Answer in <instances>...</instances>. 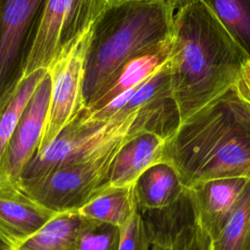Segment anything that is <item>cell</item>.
<instances>
[{"mask_svg":"<svg viewBox=\"0 0 250 250\" xmlns=\"http://www.w3.org/2000/svg\"><path fill=\"white\" fill-rule=\"evenodd\" d=\"M162 161L175 168L186 188L250 179V104L230 87L181 122L165 142Z\"/></svg>","mask_w":250,"mask_h":250,"instance_id":"obj_1","label":"cell"},{"mask_svg":"<svg viewBox=\"0 0 250 250\" xmlns=\"http://www.w3.org/2000/svg\"><path fill=\"white\" fill-rule=\"evenodd\" d=\"M248 58L201 0L176 11L168 62L182 121L234 86Z\"/></svg>","mask_w":250,"mask_h":250,"instance_id":"obj_2","label":"cell"},{"mask_svg":"<svg viewBox=\"0 0 250 250\" xmlns=\"http://www.w3.org/2000/svg\"><path fill=\"white\" fill-rule=\"evenodd\" d=\"M174 15L175 10L168 0L109 2L92 29L86 53L85 108L126 62L170 44Z\"/></svg>","mask_w":250,"mask_h":250,"instance_id":"obj_3","label":"cell"},{"mask_svg":"<svg viewBox=\"0 0 250 250\" xmlns=\"http://www.w3.org/2000/svg\"><path fill=\"white\" fill-rule=\"evenodd\" d=\"M145 132H147L146 124L139 109L128 116H114L106 121L86 120L79 113L36 153L19 181L39 178L60 166L92 157L129 137Z\"/></svg>","mask_w":250,"mask_h":250,"instance_id":"obj_4","label":"cell"},{"mask_svg":"<svg viewBox=\"0 0 250 250\" xmlns=\"http://www.w3.org/2000/svg\"><path fill=\"white\" fill-rule=\"evenodd\" d=\"M127 139L92 157L64 164L39 178L18 181L16 184L25 194L49 210L56 213L78 211L108 188L111 163Z\"/></svg>","mask_w":250,"mask_h":250,"instance_id":"obj_5","label":"cell"},{"mask_svg":"<svg viewBox=\"0 0 250 250\" xmlns=\"http://www.w3.org/2000/svg\"><path fill=\"white\" fill-rule=\"evenodd\" d=\"M110 0H46L23 78L48 67L74 41L89 32Z\"/></svg>","mask_w":250,"mask_h":250,"instance_id":"obj_6","label":"cell"},{"mask_svg":"<svg viewBox=\"0 0 250 250\" xmlns=\"http://www.w3.org/2000/svg\"><path fill=\"white\" fill-rule=\"evenodd\" d=\"M46 0H0V111L21 80Z\"/></svg>","mask_w":250,"mask_h":250,"instance_id":"obj_7","label":"cell"},{"mask_svg":"<svg viewBox=\"0 0 250 250\" xmlns=\"http://www.w3.org/2000/svg\"><path fill=\"white\" fill-rule=\"evenodd\" d=\"M92 29L66 48L47 69L52 83L51 98L38 151L48 146L85 108V58Z\"/></svg>","mask_w":250,"mask_h":250,"instance_id":"obj_8","label":"cell"},{"mask_svg":"<svg viewBox=\"0 0 250 250\" xmlns=\"http://www.w3.org/2000/svg\"><path fill=\"white\" fill-rule=\"evenodd\" d=\"M51 88V77L47 72L29 100L8 143L0 163V178L17 183L26 165L36 155L48 114Z\"/></svg>","mask_w":250,"mask_h":250,"instance_id":"obj_9","label":"cell"},{"mask_svg":"<svg viewBox=\"0 0 250 250\" xmlns=\"http://www.w3.org/2000/svg\"><path fill=\"white\" fill-rule=\"evenodd\" d=\"M150 244L168 250H207L208 238L200 230L187 188L173 205L159 210L140 211Z\"/></svg>","mask_w":250,"mask_h":250,"instance_id":"obj_10","label":"cell"},{"mask_svg":"<svg viewBox=\"0 0 250 250\" xmlns=\"http://www.w3.org/2000/svg\"><path fill=\"white\" fill-rule=\"evenodd\" d=\"M57 214L25 194L16 183L0 178V239L12 250Z\"/></svg>","mask_w":250,"mask_h":250,"instance_id":"obj_11","label":"cell"},{"mask_svg":"<svg viewBox=\"0 0 250 250\" xmlns=\"http://www.w3.org/2000/svg\"><path fill=\"white\" fill-rule=\"evenodd\" d=\"M250 179L212 180L188 188L197 225L209 242L214 241L237 206Z\"/></svg>","mask_w":250,"mask_h":250,"instance_id":"obj_12","label":"cell"},{"mask_svg":"<svg viewBox=\"0 0 250 250\" xmlns=\"http://www.w3.org/2000/svg\"><path fill=\"white\" fill-rule=\"evenodd\" d=\"M165 142V139L150 132L127 139L117 150L111 163L108 187L135 184L148 167L162 161Z\"/></svg>","mask_w":250,"mask_h":250,"instance_id":"obj_13","label":"cell"},{"mask_svg":"<svg viewBox=\"0 0 250 250\" xmlns=\"http://www.w3.org/2000/svg\"><path fill=\"white\" fill-rule=\"evenodd\" d=\"M186 189L175 168L164 161L148 167L134 184L135 198L141 211L171 206L183 196Z\"/></svg>","mask_w":250,"mask_h":250,"instance_id":"obj_14","label":"cell"},{"mask_svg":"<svg viewBox=\"0 0 250 250\" xmlns=\"http://www.w3.org/2000/svg\"><path fill=\"white\" fill-rule=\"evenodd\" d=\"M169 50L170 44L156 52L139 56L126 62L112 81L97 96L92 104L86 107L85 110L87 112L97 111L108 104L115 98L139 87L168 61Z\"/></svg>","mask_w":250,"mask_h":250,"instance_id":"obj_15","label":"cell"},{"mask_svg":"<svg viewBox=\"0 0 250 250\" xmlns=\"http://www.w3.org/2000/svg\"><path fill=\"white\" fill-rule=\"evenodd\" d=\"M134 184L124 187H108L92 198L79 214L88 220L122 228L137 209Z\"/></svg>","mask_w":250,"mask_h":250,"instance_id":"obj_16","label":"cell"},{"mask_svg":"<svg viewBox=\"0 0 250 250\" xmlns=\"http://www.w3.org/2000/svg\"><path fill=\"white\" fill-rule=\"evenodd\" d=\"M83 221L78 211L59 213L14 250H76Z\"/></svg>","mask_w":250,"mask_h":250,"instance_id":"obj_17","label":"cell"},{"mask_svg":"<svg viewBox=\"0 0 250 250\" xmlns=\"http://www.w3.org/2000/svg\"><path fill=\"white\" fill-rule=\"evenodd\" d=\"M250 57V0H201Z\"/></svg>","mask_w":250,"mask_h":250,"instance_id":"obj_18","label":"cell"},{"mask_svg":"<svg viewBox=\"0 0 250 250\" xmlns=\"http://www.w3.org/2000/svg\"><path fill=\"white\" fill-rule=\"evenodd\" d=\"M47 72V69H39L24 77L13 98L0 111V163L23 110Z\"/></svg>","mask_w":250,"mask_h":250,"instance_id":"obj_19","label":"cell"},{"mask_svg":"<svg viewBox=\"0 0 250 250\" xmlns=\"http://www.w3.org/2000/svg\"><path fill=\"white\" fill-rule=\"evenodd\" d=\"M250 227V180L243 194L218 237L207 250H242Z\"/></svg>","mask_w":250,"mask_h":250,"instance_id":"obj_20","label":"cell"},{"mask_svg":"<svg viewBox=\"0 0 250 250\" xmlns=\"http://www.w3.org/2000/svg\"><path fill=\"white\" fill-rule=\"evenodd\" d=\"M76 250H117L120 229L83 218Z\"/></svg>","mask_w":250,"mask_h":250,"instance_id":"obj_21","label":"cell"},{"mask_svg":"<svg viewBox=\"0 0 250 250\" xmlns=\"http://www.w3.org/2000/svg\"><path fill=\"white\" fill-rule=\"evenodd\" d=\"M150 238L137 207L128 222L120 228L117 250H150Z\"/></svg>","mask_w":250,"mask_h":250,"instance_id":"obj_22","label":"cell"},{"mask_svg":"<svg viewBox=\"0 0 250 250\" xmlns=\"http://www.w3.org/2000/svg\"><path fill=\"white\" fill-rule=\"evenodd\" d=\"M234 86L239 95L250 104V58L243 63Z\"/></svg>","mask_w":250,"mask_h":250,"instance_id":"obj_23","label":"cell"},{"mask_svg":"<svg viewBox=\"0 0 250 250\" xmlns=\"http://www.w3.org/2000/svg\"><path fill=\"white\" fill-rule=\"evenodd\" d=\"M191 1H193V0H168V2L171 4V6L175 10V12L178 11L179 9L185 7L186 5L190 3Z\"/></svg>","mask_w":250,"mask_h":250,"instance_id":"obj_24","label":"cell"},{"mask_svg":"<svg viewBox=\"0 0 250 250\" xmlns=\"http://www.w3.org/2000/svg\"><path fill=\"white\" fill-rule=\"evenodd\" d=\"M111 2L125 3V2H149V1H157V0H110Z\"/></svg>","mask_w":250,"mask_h":250,"instance_id":"obj_25","label":"cell"},{"mask_svg":"<svg viewBox=\"0 0 250 250\" xmlns=\"http://www.w3.org/2000/svg\"><path fill=\"white\" fill-rule=\"evenodd\" d=\"M242 250H250V227H249L247 238H246V241H245V244H244Z\"/></svg>","mask_w":250,"mask_h":250,"instance_id":"obj_26","label":"cell"},{"mask_svg":"<svg viewBox=\"0 0 250 250\" xmlns=\"http://www.w3.org/2000/svg\"><path fill=\"white\" fill-rule=\"evenodd\" d=\"M0 250H12V248L7 243H5L2 239H0Z\"/></svg>","mask_w":250,"mask_h":250,"instance_id":"obj_27","label":"cell"}]
</instances>
